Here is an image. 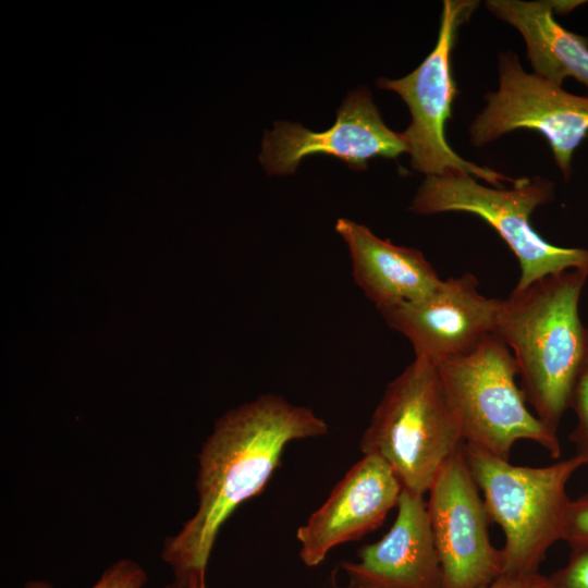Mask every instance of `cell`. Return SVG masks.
Masks as SVG:
<instances>
[{
	"instance_id": "obj_19",
	"label": "cell",
	"mask_w": 588,
	"mask_h": 588,
	"mask_svg": "<svg viewBox=\"0 0 588 588\" xmlns=\"http://www.w3.org/2000/svg\"><path fill=\"white\" fill-rule=\"evenodd\" d=\"M563 540L571 549L588 547V492L571 500Z\"/></svg>"
},
{
	"instance_id": "obj_12",
	"label": "cell",
	"mask_w": 588,
	"mask_h": 588,
	"mask_svg": "<svg viewBox=\"0 0 588 588\" xmlns=\"http://www.w3.org/2000/svg\"><path fill=\"white\" fill-rule=\"evenodd\" d=\"M403 488L378 455L364 454L335 485L324 503L298 527L299 559L319 565L336 546L378 528L395 506Z\"/></svg>"
},
{
	"instance_id": "obj_14",
	"label": "cell",
	"mask_w": 588,
	"mask_h": 588,
	"mask_svg": "<svg viewBox=\"0 0 588 588\" xmlns=\"http://www.w3.org/2000/svg\"><path fill=\"white\" fill-rule=\"evenodd\" d=\"M335 231L345 242L353 279L377 309L422 299L442 282L417 248L399 246L346 218Z\"/></svg>"
},
{
	"instance_id": "obj_8",
	"label": "cell",
	"mask_w": 588,
	"mask_h": 588,
	"mask_svg": "<svg viewBox=\"0 0 588 588\" xmlns=\"http://www.w3.org/2000/svg\"><path fill=\"white\" fill-rule=\"evenodd\" d=\"M499 77L498 90L485 96L487 106L469 126L471 144L481 147L518 128L538 131L568 180L573 154L588 135V97L527 73L511 51L499 57Z\"/></svg>"
},
{
	"instance_id": "obj_17",
	"label": "cell",
	"mask_w": 588,
	"mask_h": 588,
	"mask_svg": "<svg viewBox=\"0 0 588 588\" xmlns=\"http://www.w3.org/2000/svg\"><path fill=\"white\" fill-rule=\"evenodd\" d=\"M146 579V573L137 563L121 560L108 567L91 588H143ZM24 588H52V586L42 580H33L26 583Z\"/></svg>"
},
{
	"instance_id": "obj_9",
	"label": "cell",
	"mask_w": 588,
	"mask_h": 588,
	"mask_svg": "<svg viewBox=\"0 0 588 588\" xmlns=\"http://www.w3.org/2000/svg\"><path fill=\"white\" fill-rule=\"evenodd\" d=\"M428 494L442 588H486L502 574L501 551L491 542V520L469 470L464 442L441 467Z\"/></svg>"
},
{
	"instance_id": "obj_18",
	"label": "cell",
	"mask_w": 588,
	"mask_h": 588,
	"mask_svg": "<svg viewBox=\"0 0 588 588\" xmlns=\"http://www.w3.org/2000/svg\"><path fill=\"white\" fill-rule=\"evenodd\" d=\"M549 588H588V547L572 548L565 566L548 576Z\"/></svg>"
},
{
	"instance_id": "obj_5",
	"label": "cell",
	"mask_w": 588,
	"mask_h": 588,
	"mask_svg": "<svg viewBox=\"0 0 588 588\" xmlns=\"http://www.w3.org/2000/svg\"><path fill=\"white\" fill-rule=\"evenodd\" d=\"M462 444L437 366L419 357L388 383L359 442L364 454L391 467L403 490L419 495Z\"/></svg>"
},
{
	"instance_id": "obj_4",
	"label": "cell",
	"mask_w": 588,
	"mask_h": 588,
	"mask_svg": "<svg viewBox=\"0 0 588 588\" xmlns=\"http://www.w3.org/2000/svg\"><path fill=\"white\" fill-rule=\"evenodd\" d=\"M446 404L464 443L510 461L513 446L528 440L558 460V433L530 413L516 382L515 359L495 334L471 351L436 364Z\"/></svg>"
},
{
	"instance_id": "obj_21",
	"label": "cell",
	"mask_w": 588,
	"mask_h": 588,
	"mask_svg": "<svg viewBox=\"0 0 588 588\" xmlns=\"http://www.w3.org/2000/svg\"><path fill=\"white\" fill-rule=\"evenodd\" d=\"M163 588H207L206 578L177 579Z\"/></svg>"
},
{
	"instance_id": "obj_15",
	"label": "cell",
	"mask_w": 588,
	"mask_h": 588,
	"mask_svg": "<svg viewBox=\"0 0 588 588\" xmlns=\"http://www.w3.org/2000/svg\"><path fill=\"white\" fill-rule=\"evenodd\" d=\"M486 8L523 35L536 75L559 86L573 77L588 89V38L556 22L559 1L488 0Z\"/></svg>"
},
{
	"instance_id": "obj_11",
	"label": "cell",
	"mask_w": 588,
	"mask_h": 588,
	"mask_svg": "<svg viewBox=\"0 0 588 588\" xmlns=\"http://www.w3.org/2000/svg\"><path fill=\"white\" fill-rule=\"evenodd\" d=\"M473 273L442 280L427 297L378 309L412 344L415 357L434 365L465 354L493 334L500 299L478 291Z\"/></svg>"
},
{
	"instance_id": "obj_6",
	"label": "cell",
	"mask_w": 588,
	"mask_h": 588,
	"mask_svg": "<svg viewBox=\"0 0 588 588\" xmlns=\"http://www.w3.org/2000/svg\"><path fill=\"white\" fill-rule=\"evenodd\" d=\"M554 198L550 180L519 177L512 188L488 187L469 174L448 171L426 176L409 210L417 215L461 211L491 225L518 260L522 290L551 274L569 269L588 271V249L555 246L532 228V211Z\"/></svg>"
},
{
	"instance_id": "obj_20",
	"label": "cell",
	"mask_w": 588,
	"mask_h": 588,
	"mask_svg": "<svg viewBox=\"0 0 588 588\" xmlns=\"http://www.w3.org/2000/svg\"><path fill=\"white\" fill-rule=\"evenodd\" d=\"M486 588H549L548 576L532 574H501Z\"/></svg>"
},
{
	"instance_id": "obj_22",
	"label": "cell",
	"mask_w": 588,
	"mask_h": 588,
	"mask_svg": "<svg viewBox=\"0 0 588 588\" xmlns=\"http://www.w3.org/2000/svg\"><path fill=\"white\" fill-rule=\"evenodd\" d=\"M587 329H588V327H587Z\"/></svg>"
},
{
	"instance_id": "obj_3",
	"label": "cell",
	"mask_w": 588,
	"mask_h": 588,
	"mask_svg": "<svg viewBox=\"0 0 588 588\" xmlns=\"http://www.w3.org/2000/svg\"><path fill=\"white\" fill-rule=\"evenodd\" d=\"M469 470L481 492L490 520L504 535L502 574L538 573L549 549L563 540L568 505L567 483L580 457L548 466H517L464 443Z\"/></svg>"
},
{
	"instance_id": "obj_2",
	"label": "cell",
	"mask_w": 588,
	"mask_h": 588,
	"mask_svg": "<svg viewBox=\"0 0 588 588\" xmlns=\"http://www.w3.org/2000/svg\"><path fill=\"white\" fill-rule=\"evenodd\" d=\"M588 271L569 269L500 299L493 334L510 348L535 415L558 433L588 357L578 304Z\"/></svg>"
},
{
	"instance_id": "obj_16",
	"label": "cell",
	"mask_w": 588,
	"mask_h": 588,
	"mask_svg": "<svg viewBox=\"0 0 588 588\" xmlns=\"http://www.w3.org/2000/svg\"><path fill=\"white\" fill-rule=\"evenodd\" d=\"M569 408L574 411L577 418L569 440L575 446V455L588 465V357L573 388Z\"/></svg>"
},
{
	"instance_id": "obj_7",
	"label": "cell",
	"mask_w": 588,
	"mask_h": 588,
	"mask_svg": "<svg viewBox=\"0 0 588 588\" xmlns=\"http://www.w3.org/2000/svg\"><path fill=\"white\" fill-rule=\"evenodd\" d=\"M478 7L473 0H444L438 40L432 51L408 75L399 79L379 78L377 86L392 90L407 105L412 122L402 133L417 172L440 175L448 171L463 172L487 181L493 187L502 182L516 184L490 168L480 167L458 156L448 144L445 124L452 118L457 95L453 76L452 52L458 28Z\"/></svg>"
},
{
	"instance_id": "obj_10",
	"label": "cell",
	"mask_w": 588,
	"mask_h": 588,
	"mask_svg": "<svg viewBox=\"0 0 588 588\" xmlns=\"http://www.w3.org/2000/svg\"><path fill=\"white\" fill-rule=\"evenodd\" d=\"M408 152L402 133L383 122L368 88L350 91L338 109L333 125L314 132L298 123L280 121L266 131L259 160L268 174L295 172L307 156L328 155L353 170H365L375 157L396 158Z\"/></svg>"
},
{
	"instance_id": "obj_13",
	"label": "cell",
	"mask_w": 588,
	"mask_h": 588,
	"mask_svg": "<svg viewBox=\"0 0 588 588\" xmlns=\"http://www.w3.org/2000/svg\"><path fill=\"white\" fill-rule=\"evenodd\" d=\"M396 517L378 541L363 546L357 562H342L344 588H442L441 567L424 495L402 490Z\"/></svg>"
},
{
	"instance_id": "obj_1",
	"label": "cell",
	"mask_w": 588,
	"mask_h": 588,
	"mask_svg": "<svg viewBox=\"0 0 588 588\" xmlns=\"http://www.w3.org/2000/svg\"><path fill=\"white\" fill-rule=\"evenodd\" d=\"M328 425L306 406L267 393L226 412L199 454L198 509L161 553L177 579L206 578L208 560L225 520L259 494L292 441L321 437Z\"/></svg>"
}]
</instances>
